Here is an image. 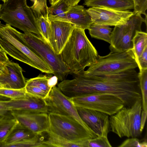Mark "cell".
<instances>
[{
	"label": "cell",
	"mask_w": 147,
	"mask_h": 147,
	"mask_svg": "<svg viewBox=\"0 0 147 147\" xmlns=\"http://www.w3.org/2000/svg\"><path fill=\"white\" fill-rule=\"evenodd\" d=\"M84 71L74 76L73 79L61 81L57 87L69 98L93 92L111 94L127 107L142 99L138 73L135 69L110 75L89 74Z\"/></svg>",
	"instance_id": "1"
},
{
	"label": "cell",
	"mask_w": 147,
	"mask_h": 147,
	"mask_svg": "<svg viewBox=\"0 0 147 147\" xmlns=\"http://www.w3.org/2000/svg\"><path fill=\"white\" fill-rule=\"evenodd\" d=\"M85 30L75 26L61 54L73 76L84 71L96 61L97 51L87 37Z\"/></svg>",
	"instance_id": "2"
},
{
	"label": "cell",
	"mask_w": 147,
	"mask_h": 147,
	"mask_svg": "<svg viewBox=\"0 0 147 147\" xmlns=\"http://www.w3.org/2000/svg\"><path fill=\"white\" fill-rule=\"evenodd\" d=\"M22 33L10 25L0 21V47L13 58L36 68L42 72L53 74L49 66L27 45Z\"/></svg>",
	"instance_id": "3"
},
{
	"label": "cell",
	"mask_w": 147,
	"mask_h": 147,
	"mask_svg": "<svg viewBox=\"0 0 147 147\" xmlns=\"http://www.w3.org/2000/svg\"><path fill=\"white\" fill-rule=\"evenodd\" d=\"M0 20L24 33L41 36L36 20L26 0H8L2 4Z\"/></svg>",
	"instance_id": "4"
},
{
	"label": "cell",
	"mask_w": 147,
	"mask_h": 147,
	"mask_svg": "<svg viewBox=\"0 0 147 147\" xmlns=\"http://www.w3.org/2000/svg\"><path fill=\"white\" fill-rule=\"evenodd\" d=\"M142 100H137L131 106H124L109 118L111 131L119 137L137 138L140 131Z\"/></svg>",
	"instance_id": "5"
},
{
	"label": "cell",
	"mask_w": 147,
	"mask_h": 147,
	"mask_svg": "<svg viewBox=\"0 0 147 147\" xmlns=\"http://www.w3.org/2000/svg\"><path fill=\"white\" fill-rule=\"evenodd\" d=\"M21 34L27 45L49 66L58 80H65L70 71L63 61L61 54H56L41 36L31 32Z\"/></svg>",
	"instance_id": "6"
},
{
	"label": "cell",
	"mask_w": 147,
	"mask_h": 147,
	"mask_svg": "<svg viewBox=\"0 0 147 147\" xmlns=\"http://www.w3.org/2000/svg\"><path fill=\"white\" fill-rule=\"evenodd\" d=\"M138 67L132 49L123 52H111L104 56L98 55L96 62L84 71L91 75H110Z\"/></svg>",
	"instance_id": "7"
},
{
	"label": "cell",
	"mask_w": 147,
	"mask_h": 147,
	"mask_svg": "<svg viewBox=\"0 0 147 147\" xmlns=\"http://www.w3.org/2000/svg\"><path fill=\"white\" fill-rule=\"evenodd\" d=\"M48 114L50 124L48 132L55 135L76 143H82L85 140L97 137L71 116Z\"/></svg>",
	"instance_id": "8"
},
{
	"label": "cell",
	"mask_w": 147,
	"mask_h": 147,
	"mask_svg": "<svg viewBox=\"0 0 147 147\" xmlns=\"http://www.w3.org/2000/svg\"><path fill=\"white\" fill-rule=\"evenodd\" d=\"M70 98L76 107L99 111L110 116L124 106L119 98L106 93L93 92Z\"/></svg>",
	"instance_id": "9"
},
{
	"label": "cell",
	"mask_w": 147,
	"mask_h": 147,
	"mask_svg": "<svg viewBox=\"0 0 147 147\" xmlns=\"http://www.w3.org/2000/svg\"><path fill=\"white\" fill-rule=\"evenodd\" d=\"M144 19L134 13L125 24L115 26L112 31L109 48L111 52H123L132 49V40L137 31H141Z\"/></svg>",
	"instance_id": "10"
},
{
	"label": "cell",
	"mask_w": 147,
	"mask_h": 147,
	"mask_svg": "<svg viewBox=\"0 0 147 147\" xmlns=\"http://www.w3.org/2000/svg\"><path fill=\"white\" fill-rule=\"evenodd\" d=\"M45 100L48 105V113L71 116L90 131L95 134L81 120L76 106L70 98L64 94L57 87L55 86L52 88L48 96Z\"/></svg>",
	"instance_id": "11"
},
{
	"label": "cell",
	"mask_w": 147,
	"mask_h": 147,
	"mask_svg": "<svg viewBox=\"0 0 147 147\" xmlns=\"http://www.w3.org/2000/svg\"><path fill=\"white\" fill-rule=\"evenodd\" d=\"M86 10L92 23L109 26L125 24L134 14L129 10L119 11L102 7H90Z\"/></svg>",
	"instance_id": "12"
},
{
	"label": "cell",
	"mask_w": 147,
	"mask_h": 147,
	"mask_svg": "<svg viewBox=\"0 0 147 147\" xmlns=\"http://www.w3.org/2000/svg\"><path fill=\"white\" fill-rule=\"evenodd\" d=\"M10 111L19 123L36 134L42 135L49 131L50 124L48 113L22 110Z\"/></svg>",
	"instance_id": "13"
},
{
	"label": "cell",
	"mask_w": 147,
	"mask_h": 147,
	"mask_svg": "<svg viewBox=\"0 0 147 147\" xmlns=\"http://www.w3.org/2000/svg\"><path fill=\"white\" fill-rule=\"evenodd\" d=\"M76 107L81 120L97 136H107L109 125V115L99 111Z\"/></svg>",
	"instance_id": "14"
},
{
	"label": "cell",
	"mask_w": 147,
	"mask_h": 147,
	"mask_svg": "<svg viewBox=\"0 0 147 147\" xmlns=\"http://www.w3.org/2000/svg\"><path fill=\"white\" fill-rule=\"evenodd\" d=\"M51 32L49 43L55 52L60 54L74 28L68 22L58 21H50Z\"/></svg>",
	"instance_id": "15"
},
{
	"label": "cell",
	"mask_w": 147,
	"mask_h": 147,
	"mask_svg": "<svg viewBox=\"0 0 147 147\" xmlns=\"http://www.w3.org/2000/svg\"><path fill=\"white\" fill-rule=\"evenodd\" d=\"M4 103L9 111L22 110L48 113V107L45 99L26 93L25 96L17 99L5 100Z\"/></svg>",
	"instance_id": "16"
},
{
	"label": "cell",
	"mask_w": 147,
	"mask_h": 147,
	"mask_svg": "<svg viewBox=\"0 0 147 147\" xmlns=\"http://www.w3.org/2000/svg\"><path fill=\"white\" fill-rule=\"evenodd\" d=\"M8 71L7 74H0V83L6 88L20 89L25 87L26 81L19 64L9 60L6 63Z\"/></svg>",
	"instance_id": "17"
},
{
	"label": "cell",
	"mask_w": 147,
	"mask_h": 147,
	"mask_svg": "<svg viewBox=\"0 0 147 147\" xmlns=\"http://www.w3.org/2000/svg\"><path fill=\"white\" fill-rule=\"evenodd\" d=\"M51 76L40 74L27 81L25 87L26 93L45 99L46 98L52 88L50 84Z\"/></svg>",
	"instance_id": "18"
},
{
	"label": "cell",
	"mask_w": 147,
	"mask_h": 147,
	"mask_svg": "<svg viewBox=\"0 0 147 147\" xmlns=\"http://www.w3.org/2000/svg\"><path fill=\"white\" fill-rule=\"evenodd\" d=\"M69 22L84 30L88 29L92 22L84 7L77 5L70 7L67 13Z\"/></svg>",
	"instance_id": "19"
},
{
	"label": "cell",
	"mask_w": 147,
	"mask_h": 147,
	"mask_svg": "<svg viewBox=\"0 0 147 147\" xmlns=\"http://www.w3.org/2000/svg\"><path fill=\"white\" fill-rule=\"evenodd\" d=\"M84 5L123 11L134 9V7L133 0H84Z\"/></svg>",
	"instance_id": "20"
},
{
	"label": "cell",
	"mask_w": 147,
	"mask_h": 147,
	"mask_svg": "<svg viewBox=\"0 0 147 147\" xmlns=\"http://www.w3.org/2000/svg\"><path fill=\"white\" fill-rule=\"evenodd\" d=\"M37 135L18 122L7 137L2 147L30 139Z\"/></svg>",
	"instance_id": "21"
},
{
	"label": "cell",
	"mask_w": 147,
	"mask_h": 147,
	"mask_svg": "<svg viewBox=\"0 0 147 147\" xmlns=\"http://www.w3.org/2000/svg\"><path fill=\"white\" fill-rule=\"evenodd\" d=\"M70 7L64 0H60L48 8V18L50 21H58L69 22L67 13Z\"/></svg>",
	"instance_id": "22"
},
{
	"label": "cell",
	"mask_w": 147,
	"mask_h": 147,
	"mask_svg": "<svg viewBox=\"0 0 147 147\" xmlns=\"http://www.w3.org/2000/svg\"><path fill=\"white\" fill-rule=\"evenodd\" d=\"M18 122L10 111L6 114L0 115V147H2L7 137Z\"/></svg>",
	"instance_id": "23"
},
{
	"label": "cell",
	"mask_w": 147,
	"mask_h": 147,
	"mask_svg": "<svg viewBox=\"0 0 147 147\" xmlns=\"http://www.w3.org/2000/svg\"><path fill=\"white\" fill-rule=\"evenodd\" d=\"M47 133L48 137L47 140L44 141V147H86V139L82 143H74L68 141L49 132Z\"/></svg>",
	"instance_id": "24"
},
{
	"label": "cell",
	"mask_w": 147,
	"mask_h": 147,
	"mask_svg": "<svg viewBox=\"0 0 147 147\" xmlns=\"http://www.w3.org/2000/svg\"><path fill=\"white\" fill-rule=\"evenodd\" d=\"M88 30L92 37L104 40L110 44L112 29L109 26L92 23Z\"/></svg>",
	"instance_id": "25"
},
{
	"label": "cell",
	"mask_w": 147,
	"mask_h": 147,
	"mask_svg": "<svg viewBox=\"0 0 147 147\" xmlns=\"http://www.w3.org/2000/svg\"><path fill=\"white\" fill-rule=\"evenodd\" d=\"M132 41L133 48L132 50L136 61L147 47V33L142 31H137Z\"/></svg>",
	"instance_id": "26"
},
{
	"label": "cell",
	"mask_w": 147,
	"mask_h": 147,
	"mask_svg": "<svg viewBox=\"0 0 147 147\" xmlns=\"http://www.w3.org/2000/svg\"><path fill=\"white\" fill-rule=\"evenodd\" d=\"M138 78L142 96V109L147 111V69L140 71Z\"/></svg>",
	"instance_id": "27"
},
{
	"label": "cell",
	"mask_w": 147,
	"mask_h": 147,
	"mask_svg": "<svg viewBox=\"0 0 147 147\" xmlns=\"http://www.w3.org/2000/svg\"><path fill=\"white\" fill-rule=\"evenodd\" d=\"M47 0H34V4L30 7L36 20L41 16H42L45 19L49 21Z\"/></svg>",
	"instance_id": "28"
},
{
	"label": "cell",
	"mask_w": 147,
	"mask_h": 147,
	"mask_svg": "<svg viewBox=\"0 0 147 147\" xmlns=\"http://www.w3.org/2000/svg\"><path fill=\"white\" fill-rule=\"evenodd\" d=\"M42 135H37L28 140L7 145V147H44V138Z\"/></svg>",
	"instance_id": "29"
},
{
	"label": "cell",
	"mask_w": 147,
	"mask_h": 147,
	"mask_svg": "<svg viewBox=\"0 0 147 147\" xmlns=\"http://www.w3.org/2000/svg\"><path fill=\"white\" fill-rule=\"evenodd\" d=\"M41 36L48 43L51 32L50 22L41 16L36 20Z\"/></svg>",
	"instance_id": "30"
},
{
	"label": "cell",
	"mask_w": 147,
	"mask_h": 147,
	"mask_svg": "<svg viewBox=\"0 0 147 147\" xmlns=\"http://www.w3.org/2000/svg\"><path fill=\"white\" fill-rule=\"evenodd\" d=\"M26 94L25 87L20 89L0 88V95L10 99L20 98L25 96Z\"/></svg>",
	"instance_id": "31"
},
{
	"label": "cell",
	"mask_w": 147,
	"mask_h": 147,
	"mask_svg": "<svg viewBox=\"0 0 147 147\" xmlns=\"http://www.w3.org/2000/svg\"><path fill=\"white\" fill-rule=\"evenodd\" d=\"M87 147H111L107 136L101 135L87 140Z\"/></svg>",
	"instance_id": "32"
},
{
	"label": "cell",
	"mask_w": 147,
	"mask_h": 147,
	"mask_svg": "<svg viewBox=\"0 0 147 147\" xmlns=\"http://www.w3.org/2000/svg\"><path fill=\"white\" fill-rule=\"evenodd\" d=\"M147 143L146 141L140 142L137 138H131L124 141L119 147H146Z\"/></svg>",
	"instance_id": "33"
},
{
	"label": "cell",
	"mask_w": 147,
	"mask_h": 147,
	"mask_svg": "<svg viewBox=\"0 0 147 147\" xmlns=\"http://www.w3.org/2000/svg\"><path fill=\"white\" fill-rule=\"evenodd\" d=\"M134 7V13L143 14L147 16V0H133Z\"/></svg>",
	"instance_id": "34"
},
{
	"label": "cell",
	"mask_w": 147,
	"mask_h": 147,
	"mask_svg": "<svg viewBox=\"0 0 147 147\" xmlns=\"http://www.w3.org/2000/svg\"><path fill=\"white\" fill-rule=\"evenodd\" d=\"M136 61L140 71L147 69V47Z\"/></svg>",
	"instance_id": "35"
},
{
	"label": "cell",
	"mask_w": 147,
	"mask_h": 147,
	"mask_svg": "<svg viewBox=\"0 0 147 147\" xmlns=\"http://www.w3.org/2000/svg\"><path fill=\"white\" fill-rule=\"evenodd\" d=\"M9 99L7 97L0 95V115L6 114L10 111L8 110L4 103L5 101Z\"/></svg>",
	"instance_id": "36"
},
{
	"label": "cell",
	"mask_w": 147,
	"mask_h": 147,
	"mask_svg": "<svg viewBox=\"0 0 147 147\" xmlns=\"http://www.w3.org/2000/svg\"><path fill=\"white\" fill-rule=\"evenodd\" d=\"M147 111H145L142 110L141 117L140 131L141 132L144 129L147 118Z\"/></svg>",
	"instance_id": "37"
},
{
	"label": "cell",
	"mask_w": 147,
	"mask_h": 147,
	"mask_svg": "<svg viewBox=\"0 0 147 147\" xmlns=\"http://www.w3.org/2000/svg\"><path fill=\"white\" fill-rule=\"evenodd\" d=\"M9 60L6 53L1 48H0V62L6 63Z\"/></svg>",
	"instance_id": "38"
},
{
	"label": "cell",
	"mask_w": 147,
	"mask_h": 147,
	"mask_svg": "<svg viewBox=\"0 0 147 147\" xmlns=\"http://www.w3.org/2000/svg\"><path fill=\"white\" fill-rule=\"evenodd\" d=\"M6 63L0 62V74H7L8 73V70L6 66Z\"/></svg>",
	"instance_id": "39"
},
{
	"label": "cell",
	"mask_w": 147,
	"mask_h": 147,
	"mask_svg": "<svg viewBox=\"0 0 147 147\" xmlns=\"http://www.w3.org/2000/svg\"><path fill=\"white\" fill-rule=\"evenodd\" d=\"M66 4L69 7L78 5L80 0H64Z\"/></svg>",
	"instance_id": "40"
},
{
	"label": "cell",
	"mask_w": 147,
	"mask_h": 147,
	"mask_svg": "<svg viewBox=\"0 0 147 147\" xmlns=\"http://www.w3.org/2000/svg\"><path fill=\"white\" fill-rule=\"evenodd\" d=\"M60 0H49L50 4L51 5H54Z\"/></svg>",
	"instance_id": "41"
},
{
	"label": "cell",
	"mask_w": 147,
	"mask_h": 147,
	"mask_svg": "<svg viewBox=\"0 0 147 147\" xmlns=\"http://www.w3.org/2000/svg\"><path fill=\"white\" fill-rule=\"evenodd\" d=\"M5 86L4 85L0 83V88H5Z\"/></svg>",
	"instance_id": "42"
},
{
	"label": "cell",
	"mask_w": 147,
	"mask_h": 147,
	"mask_svg": "<svg viewBox=\"0 0 147 147\" xmlns=\"http://www.w3.org/2000/svg\"><path fill=\"white\" fill-rule=\"evenodd\" d=\"M0 0L2 1L3 2V3H5V2H6V1H7L8 0Z\"/></svg>",
	"instance_id": "43"
},
{
	"label": "cell",
	"mask_w": 147,
	"mask_h": 147,
	"mask_svg": "<svg viewBox=\"0 0 147 147\" xmlns=\"http://www.w3.org/2000/svg\"><path fill=\"white\" fill-rule=\"evenodd\" d=\"M2 5L0 3V11L1 9Z\"/></svg>",
	"instance_id": "44"
},
{
	"label": "cell",
	"mask_w": 147,
	"mask_h": 147,
	"mask_svg": "<svg viewBox=\"0 0 147 147\" xmlns=\"http://www.w3.org/2000/svg\"><path fill=\"white\" fill-rule=\"evenodd\" d=\"M30 1H31L33 2H34V0H30Z\"/></svg>",
	"instance_id": "45"
}]
</instances>
